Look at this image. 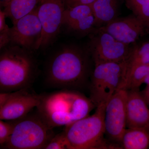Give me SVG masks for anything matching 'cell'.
Instances as JSON below:
<instances>
[{
	"label": "cell",
	"instance_id": "7402d4cb",
	"mask_svg": "<svg viewBox=\"0 0 149 149\" xmlns=\"http://www.w3.org/2000/svg\"><path fill=\"white\" fill-rule=\"evenodd\" d=\"M7 17L3 11H0V47L1 49L10 43V29L6 23Z\"/></svg>",
	"mask_w": 149,
	"mask_h": 149
},
{
	"label": "cell",
	"instance_id": "3957f363",
	"mask_svg": "<svg viewBox=\"0 0 149 149\" xmlns=\"http://www.w3.org/2000/svg\"><path fill=\"white\" fill-rule=\"evenodd\" d=\"M37 70V63L30 51L16 45L4 48L0 55L1 93L29 88Z\"/></svg>",
	"mask_w": 149,
	"mask_h": 149
},
{
	"label": "cell",
	"instance_id": "8992f818",
	"mask_svg": "<svg viewBox=\"0 0 149 149\" xmlns=\"http://www.w3.org/2000/svg\"><path fill=\"white\" fill-rule=\"evenodd\" d=\"M127 71V61L95 65L89 85L90 100L97 107L106 104L122 88Z\"/></svg>",
	"mask_w": 149,
	"mask_h": 149
},
{
	"label": "cell",
	"instance_id": "5bb4252c",
	"mask_svg": "<svg viewBox=\"0 0 149 149\" xmlns=\"http://www.w3.org/2000/svg\"><path fill=\"white\" fill-rule=\"evenodd\" d=\"M63 24L71 31L88 33L95 28V21L91 5L66 6L63 18Z\"/></svg>",
	"mask_w": 149,
	"mask_h": 149
},
{
	"label": "cell",
	"instance_id": "9a60e30c",
	"mask_svg": "<svg viewBox=\"0 0 149 149\" xmlns=\"http://www.w3.org/2000/svg\"><path fill=\"white\" fill-rule=\"evenodd\" d=\"M91 6L97 28L104 26L117 18L118 0H95Z\"/></svg>",
	"mask_w": 149,
	"mask_h": 149
},
{
	"label": "cell",
	"instance_id": "52a82bcc",
	"mask_svg": "<svg viewBox=\"0 0 149 149\" xmlns=\"http://www.w3.org/2000/svg\"><path fill=\"white\" fill-rule=\"evenodd\" d=\"M42 95H38L28 88L0 94V119L13 120L27 115L41 102Z\"/></svg>",
	"mask_w": 149,
	"mask_h": 149
},
{
	"label": "cell",
	"instance_id": "4316f807",
	"mask_svg": "<svg viewBox=\"0 0 149 149\" xmlns=\"http://www.w3.org/2000/svg\"><path fill=\"white\" fill-rule=\"evenodd\" d=\"M144 83L146 84L147 85H149V73L144 80Z\"/></svg>",
	"mask_w": 149,
	"mask_h": 149
},
{
	"label": "cell",
	"instance_id": "8fae6325",
	"mask_svg": "<svg viewBox=\"0 0 149 149\" xmlns=\"http://www.w3.org/2000/svg\"><path fill=\"white\" fill-rule=\"evenodd\" d=\"M13 24L10 29V42L29 51L36 49L42 32L37 8Z\"/></svg>",
	"mask_w": 149,
	"mask_h": 149
},
{
	"label": "cell",
	"instance_id": "6da1fadb",
	"mask_svg": "<svg viewBox=\"0 0 149 149\" xmlns=\"http://www.w3.org/2000/svg\"><path fill=\"white\" fill-rule=\"evenodd\" d=\"M89 74L88 58L77 48H63L48 62L46 81L54 88L66 90L83 88L87 85Z\"/></svg>",
	"mask_w": 149,
	"mask_h": 149
},
{
	"label": "cell",
	"instance_id": "5b68a950",
	"mask_svg": "<svg viewBox=\"0 0 149 149\" xmlns=\"http://www.w3.org/2000/svg\"><path fill=\"white\" fill-rule=\"evenodd\" d=\"M106 104L97 107L95 113L65 126L64 130L71 149L111 148L104 139V116Z\"/></svg>",
	"mask_w": 149,
	"mask_h": 149
},
{
	"label": "cell",
	"instance_id": "d6986e66",
	"mask_svg": "<svg viewBox=\"0 0 149 149\" xmlns=\"http://www.w3.org/2000/svg\"><path fill=\"white\" fill-rule=\"evenodd\" d=\"M149 73V65L137 67L126 77L121 89L128 91L139 90Z\"/></svg>",
	"mask_w": 149,
	"mask_h": 149
},
{
	"label": "cell",
	"instance_id": "cb8c5ba5",
	"mask_svg": "<svg viewBox=\"0 0 149 149\" xmlns=\"http://www.w3.org/2000/svg\"><path fill=\"white\" fill-rule=\"evenodd\" d=\"M95 0H68L65 2L66 6L78 5H91Z\"/></svg>",
	"mask_w": 149,
	"mask_h": 149
},
{
	"label": "cell",
	"instance_id": "30bf717a",
	"mask_svg": "<svg viewBox=\"0 0 149 149\" xmlns=\"http://www.w3.org/2000/svg\"><path fill=\"white\" fill-rule=\"evenodd\" d=\"M127 96V90L119 89L106 104L104 116L105 134L117 144L126 128Z\"/></svg>",
	"mask_w": 149,
	"mask_h": 149
},
{
	"label": "cell",
	"instance_id": "d4e9b609",
	"mask_svg": "<svg viewBox=\"0 0 149 149\" xmlns=\"http://www.w3.org/2000/svg\"><path fill=\"white\" fill-rule=\"evenodd\" d=\"M141 93L148 106H149V85H147L146 88Z\"/></svg>",
	"mask_w": 149,
	"mask_h": 149
},
{
	"label": "cell",
	"instance_id": "7c38bea8",
	"mask_svg": "<svg viewBox=\"0 0 149 149\" xmlns=\"http://www.w3.org/2000/svg\"><path fill=\"white\" fill-rule=\"evenodd\" d=\"M108 33L121 42L130 45L136 42L147 29L143 22L136 15L117 18L97 28Z\"/></svg>",
	"mask_w": 149,
	"mask_h": 149
},
{
	"label": "cell",
	"instance_id": "ba28073f",
	"mask_svg": "<svg viewBox=\"0 0 149 149\" xmlns=\"http://www.w3.org/2000/svg\"><path fill=\"white\" fill-rule=\"evenodd\" d=\"M91 40V53L95 65L127 61L131 49L108 33L97 28Z\"/></svg>",
	"mask_w": 149,
	"mask_h": 149
},
{
	"label": "cell",
	"instance_id": "e0dca14e",
	"mask_svg": "<svg viewBox=\"0 0 149 149\" xmlns=\"http://www.w3.org/2000/svg\"><path fill=\"white\" fill-rule=\"evenodd\" d=\"M40 0H11L4 6L3 12L13 23L33 11Z\"/></svg>",
	"mask_w": 149,
	"mask_h": 149
},
{
	"label": "cell",
	"instance_id": "603a6c76",
	"mask_svg": "<svg viewBox=\"0 0 149 149\" xmlns=\"http://www.w3.org/2000/svg\"><path fill=\"white\" fill-rule=\"evenodd\" d=\"M14 127L13 120H0V145L1 148L8 141Z\"/></svg>",
	"mask_w": 149,
	"mask_h": 149
},
{
	"label": "cell",
	"instance_id": "277c9868",
	"mask_svg": "<svg viewBox=\"0 0 149 149\" xmlns=\"http://www.w3.org/2000/svg\"><path fill=\"white\" fill-rule=\"evenodd\" d=\"M13 120V131L2 148L44 149L55 136L52 128L36 109L24 117Z\"/></svg>",
	"mask_w": 149,
	"mask_h": 149
},
{
	"label": "cell",
	"instance_id": "ffe728a7",
	"mask_svg": "<svg viewBox=\"0 0 149 149\" xmlns=\"http://www.w3.org/2000/svg\"><path fill=\"white\" fill-rule=\"evenodd\" d=\"M125 5L149 30V0H125Z\"/></svg>",
	"mask_w": 149,
	"mask_h": 149
},
{
	"label": "cell",
	"instance_id": "ac0fdd59",
	"mask_svg": "<svg viewBox=\"0 0 149 149\" xmlns=\"http://www.w3.org/2000/svg\"><path fill=\"white\" fill-rule=\"evenodd\" d=\"M149 65V41L131 49L130 56L127 60L125 79L134 68L140 65Z\"/></svg>",
	"mask_w": 149,
	"mask_h": 149
},
{
	"label": "cell",
	"instance_id": "2e32d148",
	"mask_svg": "<svg viewBox=\"0 0 149 149\" xmlns=\"http://www.w3.org/2000/svg\"><path fill=\"white\" fill-rule=\"evenodd\" d=\"M119 144L120 148L146 149L149 147V130L143 128H126Z\"/></svg>",
	"mask_w": 149,
	"mask_h": 149
},
{
	"label": "cell",
	"instance_id": "7a4b0ae2",
	"mask_svg": "<svg viewBox=\"0 0 149 149\" xmlns=\"http://www.w3.org/2000/svg\"><path fill=\"white\" fill-rule=\"evenodd\" d=\"M93 105L90 99L71 90L64 89L42 95L36 109L54 128L66 126L88 116Z\"/></svg>",
	"mask_w": 149,
	"mask_h": 149
},
{
	"label": "cell",
	"instance_id": "83f0119b",
	"mask_svg": "<svg viewBox=\"0 0 149 149\" xmlns=\"http://www.w3.org/2000/svg\"><path fill=\"white\" fill-rule=\"evenodd\" d=\"M68 1V0H65V2L67 1Z\"/></svg>",
	"mask_w": 149,
	"mask_h": 149
},
{
	"label": "cell",
	"instance_id": "44dd1931",
	"mask_svg": "<svg viewBox=\"0 0 149 149\" xmlns=\"http://www.w3.org/2000/svg\"><path fill=\"white\" fill-rule=\"evenodd\" d=\"M45 149H71L65 130L55 135Z\"/></svg>",
	"mask_w": 149,
	"mask_h": 149
},
{
	"label": "cell",
	"instance_id": "484cf974",
	"mask_svg": "<svg viewBox=\"0 0 149 149\" xmlns=\"http://www.w3.org/2000/svg\"><path fill=\"white\" fill-rule=\"evenodd\" d=\"M11 0H1V4L3 6H4Z\"/></svg>",
	"mask_w": 149,
	"mask_h": 149
},
{
	"label": "cell",
	"instance_id": "9c48e42d",
	"mask_svg": "<svg viewBox=\"0 0 149 149\" xmlns=\"http://www.w3.org/2000/svg\"><path fill=\"white\" fill-rule=\"evenodd\" d=\"M65 5V0H40L37 10L42 32L36 49L48 46L58 35Z\"/></svg>",
	"mask_w": 149,
	"mask_h": 149
},
{
	"label": "cell",
	"instance_id": "4fadbf2b",
	"mask_svg": "<svg viewBox=\"0 0 149 149\" xmlns=\"http://www.w3.org/2000/svg\"><path fill=\"white\" fill-rule=\"evenodd\" d=\"M126 128L149 130V109L139 90L127 91Z\"/></svg>",
	"mask_w": 149,
	"mask_h": 149
}]
</instances>
